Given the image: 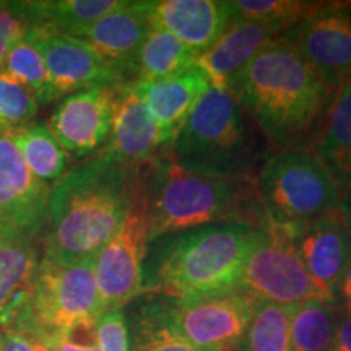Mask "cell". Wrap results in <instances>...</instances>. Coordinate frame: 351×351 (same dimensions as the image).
Wrapping results in <instances>:
<instances>
[{
	"mask_svg": "<svg viewBox=\"0 0 351 351\" xmlns=\"http://www.w3.org/2000/svg\"><path fill=\"white\" fill-rule=\"evenodd\" d=\"M335 90L280 36L241 70L228 91L251 116L271 152H313Z\"/></svg>",
	"mask_w": 351,
	"mask_h": 351,
	"instance_id": "6da1fadb",
	"label": "cell"
},
{
	"mask_svg": "<svg viewBox=\"0 0 351 351\" xmlns=\"http://www.w3.org/2000/svg\"><path fill=\"white\" fill-rule=\"evenodd\" d=\"M142 179L143 166L132 168L106 150L67 171L49 191L43 256L95 257L122 226Z\"/></svg>",
	"mask_w": 351,
	"mask_h": 351,
	"instance_id": "7a4b0ae2",
	"label": "cell"
},
{
	"mask_svg": "<svg viewBox=\"0 0 351 351\" xmlns=\"http://www.w3.org/2000/svg\"><path fill=\"white\" fill-rule=\"evenodd\" d=\"M262 230L218 223L158 236L143 261V295L189 301L239 288L244 263Z\"/></svg>",
	"mask_w": 351,
	"mask_h": 351,
	"instance_id": "3957f363",
	"label": "cell"
},
{
	"mask_svg": "<svg viewBox=\"0 0 351 351\" xmlns=\"http://www.w3.org/2000/svg\"><path fill=\"white\" fill-rule=\"evenodd\" d=\"M145 171L148 243L158 236L218 223L267 230L257 176H217L189 171L161 150Z\"/></svg>",
	"mask_w": 351,
	"mask_h": 351,
	"instance_id": "277c9868",
	"label": "cell"
},
{
	"mask_svg": "<svg viewBox=\"0 0 351 351\" xmlns=\"http://www.w3.org/2000/svg\"><path fill=\"white\" fill-rule=\"evenodd\" d=\"M181 168L217 176H257L271 148L230 91L210 88L165 148Z\"/></svg>",
	"mask_w": 351,
	"mask_h": 351,
	"instance_id": "5b68a950",
	"label": "cell"
},
{
	"mask_svg": "<svg viewBox=\"0 0 351 351\" xmlns=\"http://www.w3.org/2000/svg\"><path fill=\"white\" fill-rule=\"evenodd\" d=\"M257 191L269 228L287 232L340 207L341 191L311 150L274 152L257 173Z\"/></svg>",
	"mask_w": 351,
	"mask_h": 351,
	"instance_id": "8992f818",
	"label": "cell"
},
{
	"mask_svg": "<svg viewBox=\"0 0 351 351\" xmlns=\"http://www.w3.org/2000/svg\"><path fill=\"white\" fill-rule=\"evenodd\" d=\"M95 257L80 261L41 257L34 275L26 337L52 339L75 324L99 319L103 311L96 287Z\"/></svg>",
	"mask_w": 351,
	"mask_h": 351,
	"instance_id": "52a82bcc",
	"label": "cell"
},
{
	"mask_svg": "<svg viewBox=\"0 0 351 351\" xmlns=\"http://www.w3.org/2000/svg\"><path fill=\"white\" fill-rule=\"evenodd\" d=\"M239 288L257 301L296 306L311 300L335 301L311 276L283 230L267 228L244 263Z\"/></svg>",
	"mask_w": 351,
	"mask_h": 351,
	"instance_id": "ba28073f",
	"label": "cell"
},
{
	"mask_svg": "<svg viewBox=\"0 0 351 351\" xmlns=\"http://www.w3.org/2000/svg\"><path fill=\"white\" fill-rule=\"evenodd\" d=\"M148 247L145 171L142 186L116 234L95 257L101 311L124 309L143 295V261Z\"/></svg>",
	"mask_w": 351,
	"mask_h": 351,
	"instance_id": "9c48e42d",
	"label": "cell"
},
{
	"mask_svg": "<svg viewBox=\"0 0 351 351\" xmlns=\"http://www.w3.org/2000/svg\"><path fill=\"white\" fill-rule=\"evenodd\" d=\"M257 300L241 288L173 301L179 332L199 351H238Z\"/></svg>",
	"mask_w": 351,
	"mask_h": 351,
	"instance_id": "30bf717a",
	"label": "cell"
},
{
	"mask_svg": "<svg viewBox=\"0 0 351 351\" xmlns=\"http://www.w3.org/2000/svg\"><path fill=\"white\" fill-rule=\"evenodd\" d=\"M282 38L328 85H351V16L346 5L322 3Z\"/></svg>",
	"mask_w": 351,
	"mask_h": 351,
	"instance_id": "8fae6325",
	"label": "cell"
},
{
	"mask_svg": "<svg viewBox=\"0 0 351 351\" xmlns=\"http://www.w3.org/2000/svg\"><path fill=\"white\" fill-rule=\"evenodd\" d=\"M121 86L86 88L57 104L47 127L69 155L83 158L106 148Z\"/></svg>",
	"mask_w": 351,
	"mask_h": 351,
	"instance_id": "7c38bea8",
	"label": "cell"
},
{
	"mask_svg": "<svg viewBox=\"0 0 351 351\" xmlns=\"http://www.w3.org/2000/svg\"><path fill=\"white\" fill-rule=\"evenodd\" d=\"M32 38L43 54L59 98L86 88L134 82L129 73L109 62L90 44L75 36L36 28Z\"/></svg>",
	"mask_w": 351,
	"mask_h": 351,
	"instance_id": "4fadbf2b",
	"label": "cell"
},
{
	"mask_svg": "<svg viewBox=\"0 0 351 351\" xmlns=\"http://www.w3.org/2000/svg\"><path fill=\"white\" fill-rule=\"evenodd\" d=\"M49 191L28 168L12 130L0 129V225L43 238Z\"/></svg>",
	"mask_w": 351,
	"mask_h": 351,
	"instance_id": "5bb4252c",
	"label": "cell"
},
{
	"mask_svg": "<svg viewBox=\"0 0 351 351\" xmlns=\"http://www.w3.org/2000/svg\"><path fill=\"white\" fill-rule=\"evenodd\" d=\"M38 239L19 228L0 225V328L25 333L39 261Z\"/></svg>",
	"mask_w": 351,
	"mask_h": 351,
	"instance_id": "9a60e30c",
	"label": "cell"
},
{
	"mask_svg": "<svg viewBox=\"0 0 351 351\" xmlns=\"http://www.w3.org/2000/svg\"><path fill=\"white\" fill-rule=\"evenodd\" d=\"M287 234L311 276L335 298L351 263V230L340 208Z\"/></svg>",
	"mask_w": 351,
	"mask_h": 351,
	"instance_id": "2e32d148",
	"label": "cell"
},
{
	"mask_svg": "<svg viewBox=\"0 0 351 351\" xmlns=\"http://www.w3.org/2000/svg\"><path fill=\"white\" fill-rule=\"evenodd\" d=\"M150 29L148 0H124L121 7L83 28L75 38L90 44L99 56L121 67L135 82L140 49Z\"/></svg>",
	"mask_w": 351,
	"mask_h": 351,
	"instance_id": "e0dca14e",
	"label": "cell"
},
{
	"mask_svg": "<svg viewBox=\"0 0 351 351\" xmlns=\"http://www.w3.org/2000/svg\"><path fill=\"white\" fill-rule=\"evenodd\" d=\"M152 26L161 28L200 56L217 43L232 23L223 0H148Z\"/></svg>",
	"mask_w": 351,
	"mask_h": 351,
	"instance_id": "ac0fdd59",
	"label": "cell"
},
{
	"mask_svg": "<svg viewBox=\"0 0 351 351\" xmlns=\"http://www.w3.org/2000/svg\"><path fill=\"white\" fill-rule=\"evenodd\" d=\"M134 86L150 111L166 148L178 137L192 109L212 88V83L199 67L191 65L163 80L134 82Z\"/></svg>",
	"mask_w": 351,
	"mask_h": 351,
	"instance_id": "d6986e66",
	"label": "cell"
},
{
	"mask_svg": "<svg viewBox=\"0 0 351 351\" xmlns=\"http://www.w3.org/2000/svg\"><path fill=\"white\" fill-rule=\"evenodd\" d=\"M104 150L132 168L148 165L163 150L160 130L135 90L134 82L121 86L111 137Z\"/></svg>",
	"mask_w": 351,
	"mask_h": 351,
	"instance_id": "ffe728a7",
	"label": "cell"
},
{
	"mask_svg": "<svg viewBox=\"0 0 351 351\" xmlns=\"http://www.w3.org/2000/svg\"><path fill=\"white\" fill-rule=\"evenodd\" d=\"M283 32L257 21H234L210 49L195 57L194 65L208 77L212 88L230 90L231 82L270 41Z\"/></svg>",
	"mask_w": 351,
	"mask_h": 351,
	"instance_id": "44dd1931",
	"label": "cell"
},
{
	"mask_svg": "<svg viewBox=\"0 0 351 351\" xmlns=\"http://www.w3.org/2000/svg\"><path fill=\"white\" fill-rule=\"evenodd\" d=\"M130 304L125 315L130 351H199L179 332L168 298L142 295Z\"/></svg>",
	"mask_w": 351,
	"mask_h": 351,
	"instance_id": "7402d4cb",
	"label": "cell"
},
{
	"mask_svg": "<svg viewBox=\"0 0 351 351\" xmlns=\"http://www.w3.org/2000/svg\"><path fill=\"white\" fill-rule=\"evenodd\" d=\"M313 152L339 184L343 195L351 189V85L335 90Z\"/></svg>",
	"mask_w": 351,
	"mask_h": 351,
	"instance_id": "603a6c76",
	"label": "cell"
},
{
	"mask_svg": "<svg viewBox=\"0 0 351 351\" xmlns=\"http://www.w3.org/2000/svg\"><path fill=\"white\" fill-rule=\"evenodd\" d=\"M124 0H46L28 2L38 28L75 36L83 28L121 7Z\"/></svg>",
	"mask_w": 351,
	"mask_h": 351,
	"instance_id": "cb8c5ba5",
	"label": "cell"
},
{
	"mask_svg": "<svg viewBox=\"0 0 351 351\" xmlns=\"http://www.w3.org/2000/svg\"><path fill=\"white\" fill-rule=\"evenodd\" d=\"M26 165L39 181H59L67 173L70 156L60 147L49 127L43 122H28L12 130Z\"/></svg>",
	"mask_w": 351,
	"mask_h": 351,
	"instance_id": "d4e9b609",
	"label": "cell"
},
{
	"mask_svg": "<svg viewBox=\"0 0 351 351\" xmlns=\"http://www.w3.org/2000/svg\"><path fill=\"white\" fill-rule=\"evenodd\" d=\"M337 314L332 301L311 300L291 306L289 315V337L291 351H327L333 346Z\"/></svg>",
	"mask_w": 351,
	"mask_h": 351,
	"instance_id": "484cf974",
	"label": "cell"
},
{
	"mask_svg": "<svg viewBox=\"0 0 351 351\" xmlns=\"http://www.w3.org/2000/svg\"><path fill=\"white\" fill-rule=\"evenodd\" d=\"M195 52L173 34L152 26L137 62L135 82H155L194 65Z\"/></svg>",
	"mask_w": 351,
	"mask_h": 351,
	"instance_id": "4316f807",
	"label": "cell"
},
{
	"mask_svg": "<svg viewBox=\"0 0 351 351\" xmlns=\"http://www.w3.org/2000/svg\"><path fill=\"white\" fill-rule=\"evenodd\" d=\"M291 306L257 301L238 351H291Z\"/></svg>",
	"mask_w": 351,
	"mask_h": 351,
	"instance_id": "83f0119b",
	"label": "cell"
},
{
	"mask_svg": "<svg viewBox=\"0 0 351 351\" xmlns=\"http://www.w3.org/2000/svg\"><path fill=\"white\" fill-rule=\"evenodd\" d=\"M228 5L232 15V23L257 21V23L276 26L287 33L322 7V3L304 2V0H231Z\"/></svg>",
	"mask_w": 351,
	"mask_h": 351,
	"instance_id": "f1b7e54d",
	"label": "cell"
},
{
	"mask_svg": "<svg viewBox=\"0 0 351 351\" xmlns=\"http://www.w3.org/2000/svg\"><path fill=\"white\" fill-rule=\"evenodd\" d=\"M2 70L23 83L25 86H28L36 96L39 104H49L59 98L54 85H52L43 54L34 44L32 34L13 47L10 54L7 56Z\"/></svg>",
	"mask_w": 351,
	"mask_h": 351,
	"instance_id": "f546056e",
	"label": "cell"
},
{
	"mask_svg": "<svg viewBox=\"0 0 351 351\" xmlns=\"http://www.w3.org/2000/svg\"><path fill=\"white\" fill-rule=\"evenodd\" d=\"M39 103L28 86L0 72V129L13 130L36 117Z\"/></svg>",
	"mask_w": 351,
	"mask_h": 351,
	"instance_id": "4dcf8cb0",
	"label": "cell"
},
{
	"mask_svg": "<svg viewBox=\"0 0 351 351\" xmlns=\"http://www.w3.org/2000/svg\"><path fill=\"white\" fill-rule=\"evenodd\" d=\"M36 28L28 2H0V72L13 47Z\"/></svg>",
	"mask_w": 351,
	"mask_h": 351,
	"instance_id": "1f68e13d",
	"label": "cell"
},
{
	"mask_svg": "<svg viewBox=\"0 0 351 351\" xmlns=\"http://www.w3.org/2000/svg\"><path fill=\"white\" fill-rule=\"evenodd\" d=\"M99 351H130L129 328L124 309L106 311L96 322Z\"/></svg>",
	"mask_w": 351,
	"mask_h": 351,
	"instance_id": "d6a6232c",
	"label": "cell"
},
{
	"mask_svg": "<svg viewBox=\"0 0 351 351\" xmlns=\"http://www.w3.org/2000/svg\"><path fill=\"white\" fill-rule=\"evenodd\" d=\"M96 322L98 320L75 324L59 335L49 339L51 343L57 351H99Z\"/></svg>",
	"mask_w": 351,
	"mask_h": 351,
	"instance_id": "836d02e7",
	"label": "cell"
},
{
	"mask_svg": "<svg viewBox=\"0 0 351 351\" xmlns=\"http://www.w3.org/2000/svg\"><path fill=\"white\" fill-rule=\"evenodd\" d=\"M0 351H36L29 337L16 330L0 328Z\"/></svg>",
	"mask_w": 351,
	"mask_h": 351,
	"instance_id": "e575fe53",
	"label": "cell"
},
{
	"mask_svg": "<svg viewBox=\"0 0 351 351\" xmlns=\"http://www.w3.org/2000/svg\"><path fill=\"white\" fill-rule=\"evenodd\" d=\"M332 348L335 351H351V319L348 315H340L339 317Z\"/></svg>",
	"mask_w": 351,
	"mask_h": 351,
	"instance_id": "d590c367",
	"label": "cell"
},
{
	"mask_svg": "<svg viewBox=\"0 0 351 351\" xmlns=\"http://www.w3.org/2000/svg\"><path fill=\"white\" fill-rule=\"evenodd\" d=\"M339 208H340L341 215H343L346 225H348V228L351 230V189H348V191L341 195Z\"/></svg>",
	"mask_w": 351,
	"mask_h": 351,
	"instance_id": "8d00e7d4",
	"label": "cell"
},
{
	"mask_svg": "<svg viewBox=\"0 0 351 351\" xmlns=\"http://www.w3.org/2000/svg\"><path fill=\"white\" fill-rule=\"evenodd\" d=\"M25 335V333H23ZM29 339H32V341H33V345H34V350L36 351H57L56 348H54V345L51 343V340L47 339V337H29Z\"/></svg>",
	"mask_w": 351,
	"mask_h": 351,
	"instance_id": "74e56055",
	"label": "cell"
},
{
	"mask_svg": "<svg viewBox=\"0 0 351 351\" xmlns=\"http://www.w3.org/2000/svg\"><path fill=\"white\" fill-rule=\"evenodd\" d=\"M339 291L341 293V296H343L345 300L351 298V263L348 265V269H346L343 278H341Z\"/></svg>",
	"mask_w": 351,
	"mask_h": 351,
	"instance_id": "f35d334b",
	"label": "cell"
},
{
	"mask_svg": "<svg viewBox=\"0 0 351 351\" xmlns=\"http://www.w3.org/2000/svg\"><path fill=\"white\" fill-rule=\"evenodd\" d=\"M346 315L351 319V298L346 300Z\"/></svg>",
	"mask_w": 351,
	"mask_h": 351,
	"instance_id": "ab89813d",
	"label": "cell"
},
{
	"mask_svg": "<svg viewBox=\"0 0 351 351\" xmlns=\"http://www.w3.org/2000/svg\"><path fill=\"white\" fill-rule=\"evenodd\" d=\"M346 10H348V13H350V16H351V3H350V5H346Z\"/></svg>",
	"mask_w": 351,
	"mask_h": 351,
	"instance_id": "60d3db41",
	"label": "cell"
},
{
	"mask_svg": "<svg viewBox=\"0 0 351 351\" xmlns=\"http://www.w3.org/2000/svg\"><path fill=\"white\" fill-rule=\"evenodd\" d=\"M327 351H335V350H333V348H330V350H327Z\"/></svg>",
	"mask_w": 351,
	"mask_h": 351,
	"instance_id": "b9f144b4",
	"label": "cell"
}]
</instances>
